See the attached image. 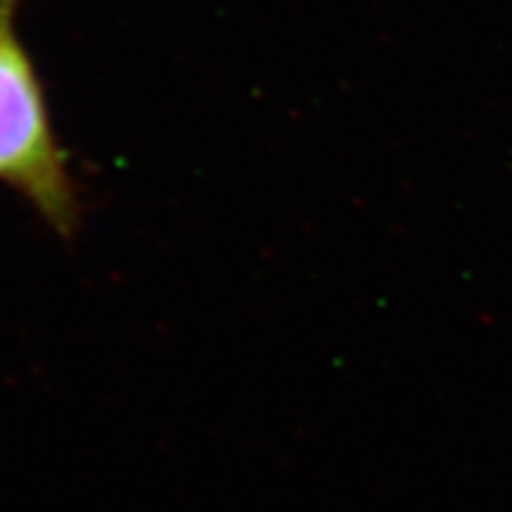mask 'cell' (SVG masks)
<instances>
[{
    "label": "cell",
    "mask_w": 512,
    "mask_h": 512,
    "mask_svg": "<svg viewBox=\"0 0 512 512\" xmlns=\"http://www.w3.org/2000/svg\"><path fill=\"white\" fill-rule=\"evenodd\" d=\"M19 0H0V181L27 197L55 233L79 226V202L50 128L34 67L15 29Z\"/></svg>",
    "instance_id": "6da1fadb"
}]
</instances>
